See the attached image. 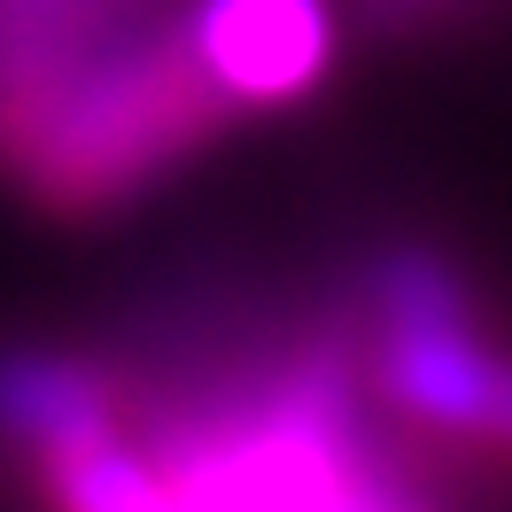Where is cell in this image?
Segmentation results:
<instances>
[{
    "mask_svg": "<svg viewBox=\"0 0 512 512\" xmlns=\"http://www.w3.org/2000/svg\"><path fill=\"white\" fill-rule=\"evenodd\" d=\"M225 86L194 32H109L78 63L0 117V163L47 210H109L163 179L225 125Z\"/></svg>",
    "mask_w": 512,
    "mask_h": 512,
    "instance_id": "6da1fadb",
    "label": "cell"
},
{
    "mask_svg": "<svg viewBox=\"0 0 512 512\" xmlns=\"http://www.w3.org/2000/svg\"><path fill=\"white\" fill-rule=\"evenodd\" d=\"M481 443L512 450V357H505V373H497V404H489V435H481Z\"/></svg>",
    "mask_w": 512,
    "mask_h": 512,
    "instance_id": "277c9868",
    "label": "cell"
},
{
    "mask_svg": "<svg viewBox=\"0 0 512 512\" xmlns=\"http://www.w3.org/2000/svg\"><path fill=\"white\" fill-rule=\"evenodd\" d=\"M117 419V396L86 357H55V350H0V435L16 450H55L78 443Z\"/></svg>",
    "mask_w": 512,
    "mask_h": 512,
    "instance_id": "3957f363",
    "label": "cell"
},
{
    "mask_svg": "<svg viewBox=\"0 0 512 512\" xmlns=\"http://www.w3.org/2000/svg\"><path fill=\"white\" fill-rule=\"evenodd\" d=\"M194 47L225 101H288L326 63V8L319 0H202Z\"/></svg>",
    "mask_w": 512,
    "mask_h": 512,
    "instance_id": "7a4b0ae2",
    "label": "cell"
}]
</instances>
